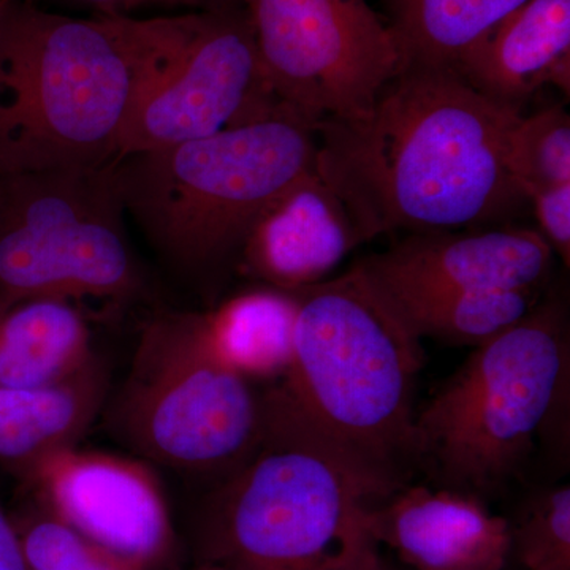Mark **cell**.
Segmentation results:
<instances>
[{
	"instance_id": "83f0119b",
	"label": "cell",
	"mask_w": 570,
	"mask_h": 570,
	"mask_svg": "<svg viewBox=\"0 0 570 570\" xmlns=\"http://www.w3.org/2000/svg\"><path fill=\"white\" fill-rule=\"evenodd\" d=\"M10 2L11 0H0V13H2L3 9H6V7L9 6Z\"/></svg>"
},
{
	"instance_id": "52a82bcc",
	"label": "cell",
	"mask_w": 570,
	"mask_h": 570,
	"mask_svg": "<svg viewBox=\"0 0 570 570\" xmlns=\"http://www.w3.org/2000/svg\"><path fill=\"white\" fill-rule=\"evenodd\" d=\"M100 419L138 459L212 485L264 444L261 393L214 354L198 314L184 311L146 322Z\"/></svg>"
},
{
	"instance_id": "9c48e42d",
	"label": "cell",
	"mask_w": 570,
	"mask_h": 570,
	"mask_svg": "<svg viewBox=\"0 0 570 570\" xmlns=\"http://www.w3.org/2000/svg\"><path fill=\"white\" fill-rule=\"evenodd\" d=\"M127 24L134 88L118 157L265 119L296 118L266 81L246 6L129 17Z\"/></svg>"
},
{
	"instance_id": "8992f818",
	"label": "cell",
	"mask_w": 570,
	"mask_h": 570,
	"mask_svg": "<svg viewBox=\"0 0 570 570\" xmlns=\"http://www.w3.org/2000/svg\"><path fill=\"white\" fill-rule=\"evenodd\" d=\"M376 499L303 442H264L214 483L198 512V562L247 570H382L367 527Z\"/></svg>"
},
{
	"instance_id": "7c38bea8",
	"label": "cell",
	"mask_w": 570,
	"mask_h": 570,
	"mask_svg": "<svg viewBox=\"0 0 570 570\" xmlns=\"http://www.w3.org/2000/svg\"><path fill=\"white\" fill-rule=\"evenodd\" d=\"M553 250L532 228L411 234L382 253L360 258L387 296L461 291H543Z\"/></svg>"
},
{
	"instance_id": "ffe728a7",
	"label": "cell",
	"mask_w": 570,
	"mask_h": 570,
	"mask_svg": "<svg viewBox=\"0 0 570 570\" xmlns=\"http://www.w3.org/2000/svg\"><path fill=\"white\" fill-rule=\"evenodd\" d=\"M404 63L455 67L460 56L528 0H387Z\"/></svg>"
},
{
	"instance_id": "3957f363",
	"label": "cell",
	"mask_w": 570,
	"mask_h": 570,
	"mask_svg": "<svg viewBox=\"0 0 570 570\" xmlns=\"http://www.w3.org/2000/svg\"><path fill=\"white\" fill-rule=\"evenodd\" d=\"M316 130L296 118L265 119L112 160L116 187L157 257L213 295L236 273L262 214L316 174Z\"/></svg>"
},
{
	"instance_id": "f1b7e54d",
	"label": "cell",
	"mask_w": 570,
	"mask_h": 570,
	"mask_svg": "<svg viewBox=\"0 0 570 570\" xmlns=\"http://www.w3.org/2000/svg\"><path fill=\"white\" fill-rule=\"evenodd\" d=\"M382 570H384V569H382Z\"/></svg>"
},
{
	"instance_id": "4316f807",
	"label": "cell",
	"mask_w": 570,
	"mask_h": 570,
	"mask_svg": "<svg viewBox=\"0 0 570 570\" xmlns=\"http://www.w3.org/2000/svg\"><path fill=\"white\" fill-rule=\"evenodd\" d=\"M194 570H247L235 566L219 564V562H198Z\"/></svg>"
},
{
	"instance_id": "30bf717a",
	"label": "cell",
	"mask_w": 570,
	"mask_h": 570,
	"mask_svg": "<svg viewBox=\"0 0 570 570\" xmlns=\"http://www.w3.org/2000/svg\"><path fill=\"white\" fill-rule=\"evenodd\" d=\"M276 99L316 129L365 115L403 69L392 24L367 0H246Z\"/></svg>"
},
{
	"instance_id": "ba28073f",
	"label": "cell",
	"mask_w": 570,
	"mask_h": 570,
	"mask_svg": "<svg viewBox=\"0 0 570 570\" xmlns=\"http://www.w3.org/2000/svg\"><path fill=\"white\" fill-rule=\"evenodd\" d=\"M126 220L112 163L0 178V311L140 298L148 283Z\"/></svg>"
},
{
	"instance_id": "7402d4cb",
	"label": "cell",
	"mask_w": 570,
	"mask_h": 570,
	"mask_svg": "<svg viewBox=\"0 0 570 570\" xmlns=\"http://www.w3.org/2000/svg\"><path fill=\"white\" fill-rule=\"evenodd\" d=\"M509 170L521 193L570 183V116L562 105L521 115L508 151ZM528 200V198H527Z\"/></svg>"
},
{
	"instance_id": "9a60e30c",
	"label": "cell",
	"mask_w": 570,
	"mask_h": 570,
	"mask_svg": "<svg viewBox=\"0 0 570 570\" xmlns=\"http://www.w3.org/2000/svg\"><path fill=\"white\" fill-rule=\"evenodd\" d=\"M453 69L520 115L546 85L569 97L570 0H528L475 40Z\"/></svg>"
},
{
	"instance_id": "5b68a950",
	"label": "cell",
	"mask_w": 570,
	"mask_h": 570,
	"mask_svg": "<svg viewBox=\"0 0 570 570\" xmlns=\"http://www.w3.org/2000/svg\"><path fill=\"white\" fill-rule=\"evenodd\" d=\"M570 326L560 292L475 347L415 414L417 468L436 487L497 497L523 478L553 431L569 425Z\"/></svg>"
},
{
	"instance_id": "ac0fdd59",
	"label": "cell",
	"mask_w": 570,
	"mask_h": 570,
	"mask_svg": "<svg viewBox=\"0 0 570 570\" xmlns=\"http://www.w3.org/2000/svg\"><path fill=\"white\" fill-rule=\"evenodd\" d=\"M296 313L294 292L262 285L197 314L206 343L225 365L253 384H272L291 363Z\"/></svg>"
},
{
	"instance_id": "6da1fadb",
	"label": "cell",
	"mask_w": 570,
	"mask_h": 570,
	"mask_svg": "<svg viewBox=\"0 0 570 570\" xmlns=\"http://www.w3.org/2000/svg\"><path fill=\"white\" fill-rule=\"evenodd\" d=\"M520 112L453 67L404 63L365 115L316 126V171L362 235L479 230L528 200L509 170Z\"/></svg>"
},
{
	"instance_id": "8fae6325",
	"label": "cell",
	"mask_w": 570,
	"mask_h": 570,
	"mask_svg": "<svg viewBox=\"0 0 570 570\" xmlns=\"http://www.w3.org/2000/svg\"><path fill=\"white\" fill-rule=\"evenodd\" d=\"M18 478L33 504L145 570L174 557L170 508L148 461L77 445L45 456Z\"/></svg>"
},
{
	"instance_id": "e0dca14e",
	"label": "cell",
	"mask_w": 570,
	"mask_h": 570,
	"mask_svg": "<svg viewBox=\"0 0 570 570\" xmlns=\"http://www.w3.org/2000/svg\"><path fill=\"white\" fill-rule=\"evenodd\" d=\"M80 306L26 299L0 311V385L37 387L78 373L96 358Z\"/></svg>"
},
{
	"instance_id": "7a4b0ae2",
	"label": "cell",
	"mask_w": 570,
	"mask_h": 570,
	"mask_svg": "<svg viewBox=\"0 0 570 570\" xmlns=\"http://www.w3.org/2000/svg\"><path fill=\"white\" fill-rule=\"evenodd\" d=\"M294 294L291 363L261 393L264 442L324 450L381 504L417 468L412 397L422 340L358 262Z\"/></svg>"
},
{
	"instance_id": "44dd1931",
	"label": "cell",
	"mask_w": 570,
	"mask_h": 570,
	"mask_svg": "<svg viewBox=\"0 0 570 570\" xmlns=\"http://www.w3.org/2000/svg\"><path fill=\"white\" fill-rule=\"evenodd\" d=\"M11 519L29 570H145L138 562L85 538L32 501Z\"/></svg>"
},
{
	"instance_id": "d6986e66",
	"label": "cell",
	"mask_w": 570,
	"mask_h": 570,
	"mask_svg": "<svg viewBox=\"0 0 570 570\" xmlns=\"http://www.w3.org/2000/svg\"><path fill=\"white\" fill-rule=\"evenodd\" d=\"M387 298L420 340L475 348L523 321L542 298V291H461Z\"/></svg>"
},
{
	"instance_id": "5bb4252c",
	"label": "cell",
	"mask_w": 570,
	"mask_h": 570,
	"mask_svg": "<svg viewBox=\"0 0 570 570\" xmlns=\"http://www.w3.org/2000/svg\"><path fill=\"white\" fill-rule=\"evenodd\" d=\"M363 238L316 174L285 190L254 225L236 273L266 287L295 292L322 283Z\"/></svg>"
},
{
	"instance_id": "d4e9b609",
	"label": "cell",
	"mask_w": 570,
	"mask_h": 570,
	"mask_svg": "<svg viewBox=\"0 0 570 570\" xmlns=\"http://www.w3.org/2000/svg\"><path fill=\"white\" fill-rule=\"evenodd\" d=\"M73 2L92 7L97 14H122V17H132L130 13L142 9L200 11L228 6H246V0H73Z\"/></svg>"
},
{
	"instance_id": "cb8c5ba5",
	"label": "cell",
	"mask_w": 570,
	"mask_h": 570,
	"mask_svg": "<svg viewBox=\"0 0 570 570\" xmlns=\"http://www.w3.org/2000/svg\"><path fill=\"white\" fill-rule=\"evenodd\" d=\"M528 205L538 220L539 234L562 265H570V183L542 187L527 195Z\"/></svg>"
},
{
	"instance_id": "277c9868",
	"label": "cell",
	"mask_w": 570,
	"mask_h": 570,
	"mask_svg": "<svg viewBox=\"0 0 570 570\" xmlns=\"http://www.w3.org/2000/svg\"><path fill=\"white\" fill-rule=\"evenodd\" d=\"M134 88L127 17L0 13V178L111 164Z\"/></svg>"
},
{
	"instance_id": "4fadbf2b",
	"label": "cell",
	"mask_w": 570,
	"mask_h": 570,
	"mask_svg": "<svg viewBox=\"0 0 570 570\" xmlns=\"http://www.w3.org/2000/svg\"><path fill=\"white\" fill-rule=\"evenodd\" d=\"M374 542L415 570H502L510 523L461 491L406 485L367 512Z\"/></svg>"
},
{
	"instance_id": "603a6c76",
	"label": "cell",
	"mask_w": 570,
	"mask_h": 570,
	"mask_svg": "<svg viewBox=\"0 0 570 570\" xmlns=\"http://www.w3.org/2000/svg\"><path fill=\"white\" fill-rule=\"evenodd\" d=\"M510 523V557L524 570H570V487L539 491Z\"/></svg>"
},
{
	"instance_id": "2e32d148",
	"label": "cell",
	"mask_w": 570,
	"mask_h": 570,
	"mask_svg": "<svg viewBox=\"0 0 570 570\" xmlns=\"http://www.w3.org/2000/svg\"><path fill=\"white\" fill-rule=\"evenodd\" d=\"M110 392V370L100 356L51 384L0 385V463L18 475L51 453L77 448Z\"/></svg>"
},
{
	"instance_id": "484cf974",
	"label": "cell",
	"mask_w": 570,
	"mask_h": 570,
	"mask_svg": "<svg viewBox=\"0 0 570 570\" xmlns=\"http://www.w3.org/2000/svg\"><path fill=\"white\" fill-rule=\"evenodd\" d=\"M0 570H29L20 534L10 513L0 504Z\"/></svg>"
}]
</instances>
